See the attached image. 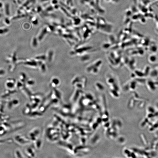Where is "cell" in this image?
<instances>
[{
  "mask_svg": "<svg viewBox=\"0 0 158 158\" xmlns=\"http://www.w3.org/2000/svg\"><path fill=\"white\" fill-rule=\"evenodd\" d=\"M154 83L152 82L151 81H148L147 82V86L150 91H154L156 89L155 84H154Z\"/></svg>",
  "mask_w": 158,
  "mask_h": 158,
  "instance_id": "obj_1",
  "label": "cell"
},
{
  "mask_svg": "<svg viewBox=\"0 0 158 158\" xmlns=\"http://www.w3.org/2000/svg\"><path fill=\"white\" fill-rule=\"evenodd\" d=\"M157 57L154 54H153L149 56L148 58V61L152 63H154L157 61Z\"/></svg>",
  "mask_w": 158,
  "mask_h": 158,
  "instance_id": "obj_2",
  "label": "cell"
},
{
  "mask_svg": "<svg viewBox=\"0 0 158 158\" xmlns=\"http://www.w3.org/2000/svg\"><path fill=\"white\" fill-rule=\"evenodd\" d=\"M4 11L5 14L7 16H9L10 15V9L9 4L8 3H7L4 5Z\"/></svg>",
  "mask_w": 158,
  "mask_h": 158,
  "instance_id": "obj_3",
  "label": "cell"
},
{
  "mask_svg": "<svg viewBox=\"0 0 158 158\" xmlns=\"http://www.w3.org/2000/svg\"><path fill=\"white\" fill-rule=\"evenodd\" d=\"M158 48L157 46L156 45H153L150 47L149 50L150 52L153 54L156 52L158 51Z\"/></svg>",
  "mask_w": 158,
  "mask_h": 158,
  "instance_id": "obj_4",
  "label": "cell"
},
{
  "mask_svg": "<svg viewBox=\"0 0 158 158\" xmlns=\"http://www.w3.org/2000/svg\"><path fill=\"white\" fill-rule=\"evenodd\" d=\"M158 129V121L154 123V124H153V125L150 128V130L153 131Z\"/></svg>",
  "mask_w": 158,
  "mask_h": 158,
  "instance_id": "obj_5",
  "label": "cell"
},
{
  "mask_svg": "<svg viewBox=\"0 0 158 158\" xmlns=\"http://www.w3.org/2000/svg\"><path fill=\"white\" fill-rule=\"evenodd\" d=\"M9 31L8 28H0V35H2L5 34Z\"/></svg>",
  "mask_w": 158,
  "mask_h": 158,
  "instance_id": "obj_6",
  "label": "cell"
},
{
  "mask_svg": "<svg viewBox=\"0 0 158 158\" xmlns=\"http://www.w3.org/2000/svg\"><path fill=\"white\" fill-rule=\"evenodd\" d=\"M11 0L15 5L19 6L21 4V2L19 0Z\"/></svg>",
  "mask_w": 158,
  "mask_h": 158,
  "instance_id": "obj_7",
  "label": "cell"
},
{
  "mask_svg": "<svg viewBox=\"0 0 158 158\" xmlns=\"http://www.w3.org/2000/svg\"><path fill=\"white\" fill-rule=\"evenodd\" d=\"M4 22L7 25H10V21L8 18H6L4 19Z\"/></svg>",
  "mask_w": 158,
  "mask_h": 158,
  "instance_id": "obj_8",
  "label": "cell"
},
{
  "mask_svg": "<svg viewBox=\"0 0 158 158\" xmlns=\"http://www.w3.org/2000/svg\"><path fill=\"white\" fill-rule=\"evenodd\" d=\"M3 6V4L2 2H0V8H2Z\"/></svg>",
  "mask_w": 158,
  "mask_h": 158,
  "instance_id": "obj_9",
  "label": "cell"
},
{
  "mask_svg": "<svg viewBox=\"0 0 158 158\" xmlns=\"http://www.w3.org/2000/svg\"><path fill=\"white\" fill-rule=\"evenodd\" d=\"M156 137L158 139V131H157V132H156Z\"/></svg>",
  "mask_w": 158,
  "mask_h": 158,
  "instance_id": "obj_10",
  "label": "cell"
},
{
  "mask_svg": "<svg viewBox=\"0 0 158 158\" xmlns=\"http://www.w3.org/2000/svg\"><path fill=\"white\" fill-rule=\"evenodd\" d=\"M156 107H157L158 109V102H157V103H156Z\"/></svg>",
  "mask_w": 158,
  "mask_h": 158,
  "instance_id": "obj_11",
  "label": "cell"
},
{
  "mask_svg": "<svg viewBox=\"0 0 158 158\" xmlns=\"http://www.w3.org/2000/svg\"><path fill=\"white\" fill-rule=\"evenodd\" d=\"M1 15L0 13V19L1 18Z\"/></svg>",
  "mask_w": 158,
  "mask_h": 158,
  "instance_id": "obj_12",
  "label": "cell"
}]
</instances>
